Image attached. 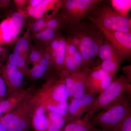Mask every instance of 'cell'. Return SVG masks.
<instances>
[{"label":"cell","instance_id":"obj_1","mask_svg":"<svg viewBox=\"0 0 131 131\" xmlns=\"http://www.w3.org/2000/svg\"><path fill=\"white\" fill-rule=\"evenodd\" d=\"M67 25L69 26L70 31V35L80 39L78 49L82 54L85 66L90 68L93 64L95 58L98 56L105 37L93 23L90 24L82 21L77 24Z\"/></svg>","mask_w":131,"mask_h":131},{"label":"cell","instance_id":"obj_2","mask_svg":"<svg viewBox=\"0 0 131 131\" xmlns=\"http://www.w3.org/2000/svg\"><path fill=\"white\" fill-rule=\"evenodd\" d=\"M130 112V95L124 93L109 106L91 116L90 118L93 124L102 130L115 131L119 124Z\"/></svg>","mask_w":131,"mask_h":131},{"label":"cell","instance_id":"obj_3","mask_svg":"<svg viewBox=\"0 0 131 131\" xmlns=\"http://www.w3.org/2000/svg\"><path fill=\"white\" fill-rule=\"evenodd\" d=\"M91 22L108 30L131 32V19L117 13L112 5L102 1L87 17Z\"/></svg>","mask_w":131,"mask_h":131},{"label":"cell","instance_id":"obj_4","mask_svg":"<svg viewBox=\"0 0 131 131\" xmlns=\"http://www.w3.org/2000/svg\"><path fill=\"white\" fill-rule=\"evenodd\" d=\"M31 94L14 109L0 117V123L7 131H28L37 107L32 100Z\"/></svg>","mask_w":131,"mask_h":131},{"label":"cell","instance_id":"obj_5","mask_svg":"<svg viewBox=\"0 0 131 131\" xmlns=\"http://www.w3.org/2000/svg\"><path fill=\"white\" fill-rule=\"evenodd\" d=\"M32 100L37 106H47L67 102L69 96L63 77L52 76L42 88L31 94Z\"/></svg>","mask_w":131,"mask_h":131},{"label":"cell","instance_id":"obj_6","mask_svg":"<svg viewBox=\"0 0 131 131\" xmlns=\"http://www.w3.org/2000/svg\"><path fill=\"white\" fill-rule=\"evenodd\" d=\"M131 81L124 75L112 80L109 86L95 98L88 108L86 114L91 117L109 106L125 92L131 93Z\"/></svg>","mask_w":131,"mask_h":131},{"label":"cell","instance_id":"obj_7","mask_svg":"<svg viewBox=\"0 0 131 131\" xmlns=\"http://www.w3.org/2000/svg\"><path fill=\"white\" fill-rule=\"evenodd\" d=\"M102 1L66 0L62 2L60 13L66 25H74L82 21L92 12L94 8Z\"/></svg>","mask_w":131,"mask_h":131},{"label":"cell","instance_id":"obj_8","mask_svg":"<svg viewBox=\"0 0 131 131\" xmlns=\"http://www.w3.org/2000/svg\"><path fill=\"white\" fill-rule=\"evenodd\" d=\"M105 38L111 43L122 60H129L131 55V32L111 30L95 25Z\"/></svg>","mask_w":131,"mask_h":131},{"label":"cell","instance_id":"obj_9","mask_svg":"<svg viewBox=\"0 0 131 131\" xmlns=\"http://www.w3.org/2000/svg\"><path fill=\"white\" fill-rule=\"evenodd\" d=\"M112 80L100 65L94 66L90 68L86 81V88L89 93L100 94L109 86Z\"/></svg>","mask_w":131,"mask_h":131},{"label":"cell","instance_id":"obj_10","mask_svg":"<svg viewBox=\"0 0 131 131\" xmlns=\"http://www.w3.org/2000/svg\"><path fill=\"white\" fill-rule=\"evenodd\" d=\"M0 75L7 87V96L22 88L21 86L24 81V73L8 62L0 68Z\"/></svg>","mask_w":131,"mask_h":131},{"label":"cell","instance_id":"obj_11","mask_svg":"<svg viewBox=\"0 0 131 131\" xmlns=\"http://www.w3.org/2000/svg\"><path fill=\"white\" fill-rule=\"evenodd\" d=\"M95 98L94 94L85 93L81 97L71 101L68 109V114L69 116L66 121L81 118Z\"/></svg>","mask_w":131,"mask_h":131},{"label":"cell","instance_id":"obj_12","mask_svg":"<svg viewBox=\"0 0 131 131\" xmlns=\"http://www.w3.org/2000/svg\"><path fill=\"white\" fill-rule=\"evenodd\" d=\"M34 90L33 86L26 89L21 88L7 96L0 102V117L2 115L9 113L16 107L22 101Z\"/></svg>","mask_w":131,"mask_h":131},{"label":"cell","instance_id":"obj_13","mask_svg":"<svg viewBox=\"0 0 131 131\" xmlns=\"http://www.w3.org/2000/svg\"><path fill=\"white\" fill-rule=\"evenodd\" d=\"M62 131H93L95 125L91 121L90 117L86 114L83 118L68 120Z\"/></svg>","mask_w":131,"mask_h":131},{"label":"cell","instance_id":"obj_14","mask_svg":"<svg viewBox=\"0 0 131 131\" xmlns=\"http://www.w3.org/2000/svg\"><path fill=\"white\" fill-rule=\"evenodd\" d=\"M66 39L60 36L58 48L56 50L50 51L52 66L60 74L63 72L64 64L66 55Z\"/></svg>","mask_w":131,"mask_h":131},{"label":"cell","instance_id":"obj_15","mask_svg":"<svg viewBox=\"0 0 131 131\" xmlns=\"http://www.w3.org/2000/svg\"><path fill=\"white\" fill-rule=\"evenodd\" d=\"M45 108L42 106H39L35 108L32 118L31 125L35 131H46L50 121L46 114Z\"/></svg>","mask_w":131,"mask_h":131},{"label":"cell","instance_id":"obj_16","mask_svg":"<svg viewBox=\"0 0 131 131\" xmlns=\"http://www.w3.org/2000/svg\"><path fill=\"white\" fill-rule=\"evenodd\" d=\"M50 66H52L51 61L43 57L38 63L28 69L26 75L33 80L40 79L44 76Z\"/></svg>","mask_w":131,"mask_h":131},{"label":"cell","instance_id":"obj_17","mask_svg":"<svg viewBox=\"0 0 131 131\" xmlns=\"http://www.w3.org/2000/svg\"><path fill=\"white\" fill-rule=\"evenodd\" d=\"M90 69V68H86L77 72L74 93L70 101L81 97L86 93L85 83Z\"/></svg>","mask_w":131,"mask_h":131},{"label":"cell","instance_id":"obj_18","mask_svg":"<svg viewBox=\"0 0 131 131\" xmlns=\"http://www.w3.org/2000/svg\"><path fill=\"white\" fill-rule=\"evenodd\" d=\"M61 1H43L37 7L34 8H27V13L29 15L35 18L43 17L44 15L48 10L56 7V5H58Z\"/></svg>","mask_w":131,"mask_h":131},{"label":"cell","instance_id":"obj_19","mask_svg":"<svg viewBox=\"0 0 131 131\" xmlns=\"http://www.w3.org/2000/svg\"><path fill=\"white\" fill-rule=\"evenodd\" d=\"M0 36L1 44L13 42L17 37L11 25L9 18L0 24Z\"/></svg>","mask_w":131,"mask_h":131},{"label":"cell","instance_id":"obj_20","mask_svg":"<svg viewBox=\"0 0 131 131\" xmlns=\"http://www.w3.org/2000/svg\"><path fill=\"white\" fill-rule=\"evenodd\" d=\"M30 31L29 29L27 30L24 36L16 42L14 52L26 59L27 58V52L30 46Z\"/></svg>","mask_w":131,"mask_h":131},{"label":"cell","instance_id":"obj_21","mask_svg":"<svg viewBox=\"0 0 131 131\" xmlns=\"http://www.w3.org/2000/svg\"><path fill=\"white\" fill-rule=\"evenodd\" d=\"M48 113L47 117L50 121V125L46 131H62L65 126L66 120L64 117L52 112Z\"/></svg>","mask_w":131,"mask_h":131},{"label":"cell","instance_id":"obj_22","mask_svg":"<svg viewBox=\"0 0 131 131\" xmlns=\"http://www.w3.org/2000/svg\"><path fill=\"white\" fill-rule=\"evenodd\" d=\"M98 56L102 61L121 58L118 56L111 43L105 38L99 50Z\"/></svg>","mask_w":131,"mask_h":131},{"label":"cell","instance_id":"obj_23","mask_svg":"<svg viewBox=\"0 0 131 131\" xmlns=\"http://www.w3.org/2000/svg\"><path fill=\"white\" fill-rule=\"evenodd\" d=\"M122 60L121 58L103 60L101 67L113 79L119 69L120 64Z\"/></svg>","mask_w":131,"mask_h":131},{"label":"cell","instance_id":"obj_24","mask_svg":"<svg viewBox=\"0 0 131 131\" xmlns=\"http://www.w3.org/2000/svg\"><path fill=\"white\" fill-rule=\"evenodd\" d=\"M26 59L23 57L14 52L8 57L7 62L19 69L25 75L29 69L26 64Z\"/></svg>","mask_w":131,"mask_h":131},{"label":"cell","instance_id":"obj_25","mask_svg":"<svg viewBox=\"0 0 131 131\" xmlns=\"http://www.w3.org/2000/svg\"><path fill=\"white\" fill-rule=\"evenodd\" d=\"M77 72H63L61 74L64 80L66 90L69 98L70 100L73 97L74 93Z\"/></svg>","mask_w":131,"mask_h":131},{"label":"cell","instance_id":"obj_26","mask_svg":"<svg viewBox=\"0 0 131 131\" xmlns=\"http://www.w3.org/2000/svg\"><path fill=\"white\" fill-rule=\"evenodd\" d=\"M66 25L63 17L61 14H55L46 19L45 28L58 31Z\"/></svg>","mask_w":131,"mask_h":131},{"label":"cell","instance_id":"obj_27","mask_svg":"<svg viewBox=\"0 0 131 131\" xmlns=\"http://www.w3.org/2000/svg\"><path fill=\"white\" fill-rule=\"evenodd\" d=\"M10 23L17 37L23 28L24 22V15L21 12H15L9 18Z\"/></svg>","mask_w":131,"mask_h":131},{"label":"cell","instance_id":"obj_28","mask_svg":"<svg viewBox=\"0 0 131 131\" xmlns=\"http://www.w3.org/2000/svg\"><path fill=\"white\" fill-rule=\"evenodd\" d=\"M110 1L112 7L115 11L119 14L127 17L131 8V1L112 0Z\"/></svg>","mask_w":131,"mask_h":131},{"label":"cell","instance_id":"obj_29","mask_svg":"<svg viewBox=\"0 0 131 131\" xmlns=\"http://www.w3.org/2000/svg\"><path fill=\"white\" fill-rule=\"evenodd\" d=\"M69 104L68 102L59 103L54 105L47 106L45 107L46 112L56 113L64 117L68 114V109Z\"/></svg>","mask_w":131,"mask_h":131},{"label":"cell","instance_id":"obj_30","mask_svg":"<svg viewBox=\"0 0 131 131\" xmlns=\"http://www.w3.org/2000/svg\"><path fill=\"white\" fill-rule=\"evenodd\" d=\"M40 33L41 41L47 46L58 35L57 31L48 28H45Z\"/></svg>","mask_w":131,"mask_h":131},{"label":"cell","instance_id":"obj_31","mask_svg":"<svg viewBox=\"0 0 131 131\" xmlns=\"http://www.w3.org/2000/svg\"><path fill=\"white\" fill-rule=\"evenodd\" d=\"M43 50L38 48H32L29 55V60L33 64V66L39 62L43 57Z\"/></svg>","mask_w":131,"mask_h":131},{"label":"cell","instance_id":"obj_32","mask_svg":"<svg viewBox=\"0 0 131 131\" xmlns=\"http://www.w3.org/2000/svg\"><path fill=\"white\" fill-rule=\"evenodd\" d=\"M115 131H131V112L120 122Z\"/></svg>","mask_w":131,"mask_h":131},{"label":"cell","instance_id":"obj_33","mask_svg":"<svg viewBox=\"0 0 131 131\" xmlns=\"http://www.w3.org/2000/svg\"><path fill=\"white\" fill-rule=\"evenodd\" d=\"M46 19L44 17L36 18V19L33 22L31 30L33 33L41 31L45 28Z\"/></svg>","mask_w":131,"mask_h":131},{"label":"cell","instance_id":"obj_34","mask_svg":"<svg viewBox=\"0 0 131 131\" xmlns=\"http://www.w3.org/2000/svg\"><path fill=\"white\" fill-rule=\"evenodd\" d=\"M7 95V90L5 82L0 75V102L5 100Z\"/></svg>","mask_w":131,"mask_h":131},{"label":"cell","instance_id":"obj_35","mask_svg":"<svg viewBox=\"0 0 131 131\" xmlns=\"http://www.w3.org/2000/svg\"><path fill=\"white\" fill-rule=\"evenodd\" d=\"M123 72H124L125 75H124L128 78L130 81L131 80V65L128 66L124 67L122 68Z\"/></svg>","mask_w":131,"mask_h":131},{"label":"cell","instance_id":"obj_36","mask_svg":"<svg viewBox=\"0 0 131 131\" xmlns=\"http://www.w3.org/2000/svg\"><path fill=\"white\" fill-rule=\"evenodd\" d=\"M43 1V0H31L29 1L27 8H34L37 7Z\"/></svg>","mask_w":131,"mask_h":131},{"label":"cell","instance_id":"obj_37","mask_svg":"<svg viewBox=\"0 0 131 131\" xmlns=\"http://www.w3.org/2000/svg\"><path fill=\"white\" fill-rule=\"evenodd\" d=\"M4 55H5V50L0 45V68L2 66H1L2 62L3 61L4 58Z\"/></svg>","mask_w":131,"mask_h":131},{"label":"cell","instance_id":"obj_38","mask_svg":"<svg viewBox=\"0 0 131 131\" xmlns=\"http://www.w3.org/2000/svg\"><path fill=\"white\" fill-rule=\"evenodd\" d=\"M34 39L36 41H41L40 32L34 33Z\"/></svg>","mask_w":131,"mask_h":131},{"label":"cell","instance_id":"obj_39","mask_svg":"<svg viewBox=\"0 0 131 131\" xmlns=\"http://www.w3.org/2000/svg\"><path fill=\"white\" fill-rule=\"evenodd\" d=\"M7 1H0V7H3L5 5H6Z\"/></svg>","mask_w":131,"mask_h":131},{"label":"cell","instance_id":"obj_40","mask_svg":"<svg viewBox=\"0 0 131 131\" xmlns=\"http://www.w3.org/2000/svg\"><path fill=\"white\" fill-rule=\"evenodd\" d=\"M0 131H7L5 127L0 123Z\"/></svg>","mask_w":131,"mask_h":131},{"label":"cell","instance_id":"obj_41","mask_svg":"<svg viewBox=\"0 0 131 131\" xmlns=\"http://www.w3.org/2000/svg\"><path fill=\"white\" fill-rule=\"evenodd\" d=\"M93 131H106L104 130H102V129H97V128H96V127H95V129H94L93 130Z\"/></svg>","mask_w":131,"mask_h":131},{"label":"cell","instance_id":"obj_42","mask_svg":"<svg viewBox=\"0 0 131 131\" xmlns=\"http://www.w3.org/2000/svg\"><path fill=\"white\" fill-rule=\"evenodd\" d=\"M1 36H0V45H1Z\"/></svg>","mask_w":131,"mask_h":131},{"label":"cell","instance_id":"obj_43","mask_svg":"<svg viewBox=\"0 0 131 131\" xmlns=\"http://www.w3.org/2000/svg\"></svg>","mask_w":131,"mask_h":131}]
</instances>
